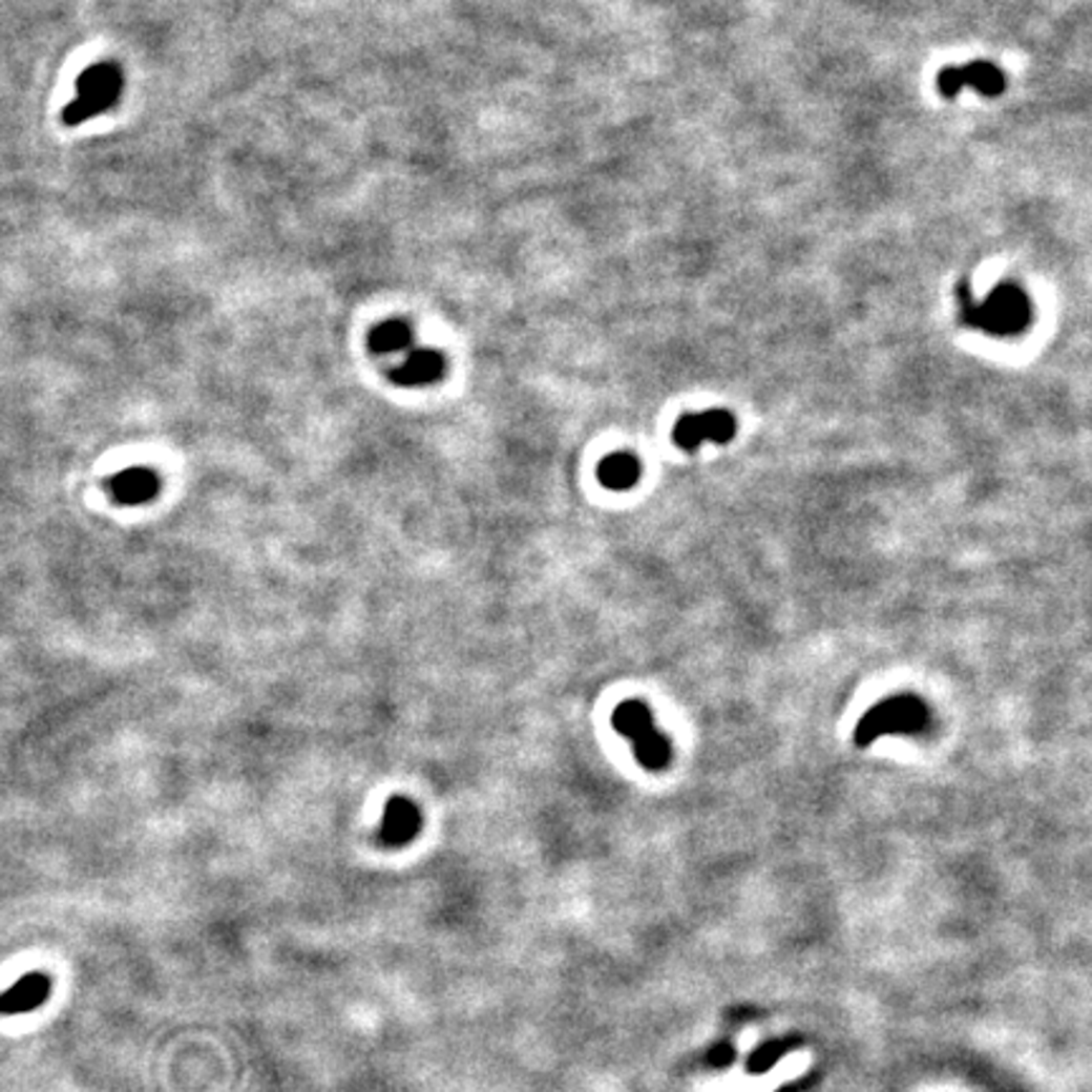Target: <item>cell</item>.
Instances as JSON below:
<instances>
[{"label": "cell", "mask_w": 1092, "mask_h": 1092, "mask_svg": "<svg viewBox=\"0 0 1092 1092\" xmlns=\"http://www.w3.org/2000/svg\"><path fill=\"white\" fill-rule=\"evenodd\" d=\"M597 478L610 491H628L640 478V461L630 453H612L597 465Z\"/></svg>", "instance_id": "8fae6325"}, {"label": "cell", "mask_w": 1092, "mask_h": 1092, "mask_svg": "<svg viewBox=\"0 0 1092 1092\" xmlns=\"http://www.w3.org/2000/svg\"><path fill=\"white\" fill-rule=\"evenodd\" d=\"M48 996H51V979L41 971H30L0 994V1014H28V1011L43 1007Z\"/></svg>", "instance_id": "ba28073f"}, {"label": "cell", "mask_w": 1092, "mask_h": 1092, "mask_svg": "<svg viewBox=\"0 0 1092 1092\" xmlns=\"http://www.w3.org/2000/svg\"><path fill=\"white\" fill-rule=\"evenodd\" d=\"M930 713L918 696H892L880 700L860 718L855 729V743L870 747L880 736H916L926 731Z\"/></svg>", "instance_id": "7a4b0ae2"}, {"label": "cell", "mask_w": 1092, "mask_h": 1092, "mask_svg": "<svg viewBox=\"0 0 1092 1092\" xmlns=\"http://www.w3.org/2000/svg\"><path fill=\"white\" fill-rule=\"evenodd\" d=\"M736 436V420L734 415L726 413V410H709V413L698 415H682L673 430V440L680 450H698V445L704 440L711 443H729Z\"/></svg>", "instance_id": "5b68a950"}, {"label": "cell", "mask_w": 1092, "mask_h": 1092, "mask_svg": "<svg viewBox=\"0 0 1092 1092\" xmlns=\"http://www.w3.org/2000/svg\"><path fill=\"white\" fill-rule=\"evenodd\" d=\"M413 344V327L402 319H390L377 324L370 332V350L375 355H395L405 352Z\"/></svg>", "instance_id": "7c38bea8"}, {"label": "cell", "mask_w": 1092, "mask_h": 1092, "mask_svg": "<svg viewBox=\"0 0 1092 1092\" xmlns=\"http://www.w3.org/2000/svg\"><path fill=\"white\" fill-rule=\"evenodd\" d=\"M122 86L124 77L117 64L104 61V64L89 66L77 79V97L64 109V122L74 127V124H82L91 117L109 111L120 99Z\"/></svg>", "instance_id": "277c9868"}, {"label": "cell", "mask_w": 1092, "mask_h": 1092, "mask_svg": "<svg viewBox=\"0 0 1092 1092\" xmlns=\"http://www.w3.org/2000/svg\"><path fill=\"white\" fill-rule=\"evenodd\" d=\"M445 359L436 350H413L397 368L390 372L395 384L400 387H423L443 377Z\"/></svg>", "instance_id": "30bf717a"}, {"label": "cell", "mask_w": 1092, "mask_h": 1092, "mask_svg": "<svg viewBox=\"0 0 1092 1092\" xmlns=\"http://www.w3.org/2000/svg\"><path fill=\"white\" fill-rule=\"evenodd\" d=\"M964 86H971L979 94L996 97L1004 91V74L989 61H971L966 66H948L939 74V89L946 99H953Z\"/></svg>", "instance_id": "8992f818"}, {"label": "cell", "mask_w": 1092, "mask_h": 1092, "mask_svg": "<svg viewBox=\"0 0 1092 1092\" xmlns=\"http://www.w3.org/2000/svg\"><path fill=\"white\" fill-rule=\"evenodd\" d=\"M959 301L964 324L982 329V332L994 334V337L1020 334L1032 321V303H1029V296L1016 284H999L984 301L973 299L969 287L961 284Z\"/></svg>", "instance_id": "6da1fadb"}, {"label": "cell", "mask_w": 1092, "mask_h": 1092, "mask_svg": "<svg viewBox=\"0 0 1092 1092\" xmlns=\"http://www.w3.org/2000/svg\"><path fill=\"white\" fill-rule=\"evenodd\" d=\"M420 827H423V815H420L418 804L407 797H393L384 804L377 837L384 847H402L418 837Z\"/></svg>", "instance_id": "52a82bcc"}, {"label": "cell", "mask_w": 1092, "mask_h": 1092, "mask_svg": "<svg viewBox=\"0 0 1092 1092\" xmlns=\"http://www.w3.org/2000/svg\"><path fill=\"white\" fill-rule=\"evenodd\" d=\"M107 488L117 504L142 506L158 496L160 478L152 468H145V465H132V468H124L117 476H111Z\"/></svg>", "instance_id": "9c48e42d"}, {"label": "cell", "mask_w": 1092, "mask_h": 1092, "mask_svg": "<svg viewBox=\"0 0 1092 1092\" xmlns=\"http://www.w3.org/2000/svg\"><path fill=\"white\" fill-rule=\"evenodd\" d=\"M612 726L620 736L630 738L635 759L648 772H660L670 764V741L655 729L653 713L643 700H625L612 713Z\"/></svg>", "instance_id": "3957f363"}]
</instances>
